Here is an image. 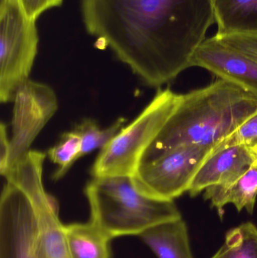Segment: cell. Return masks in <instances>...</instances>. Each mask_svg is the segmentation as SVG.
<instances>
[{"label":"cell","instance_id":"1","mask_svg":"<svg viewBox=\"0 0 257 258\" xmlns=\"http://www.w3.org/2000/svg\"><path fill=\"white\" fill-rule=\"evenodd\" d=\"M86 30L147 86L191 68L215 22L212 0H81Z\"/></svg>","mask_w":257,"mask_h":258},{"label":"cell","instance_id":"2","mask_svg":"<svg viewBox=\"0 0 257 258\" xmlns=\"http://www.w3.org/2000/svg\"><path fill=\"white\" fill-rule=\"evenodd\" d=\"M256 111V97L220 79L182 95L176 110L146 149L140 164L181 146L216 147Z\"/></svg>","mask_w":257,"mask_h":258},{"label":"cell","instance_id":"3","mask_svg":"<svg viewBox=\"0 0 257 258\" xmlns=\"http://www.w3.org/2000/svg\"><path fill=\"white\" fill-rule=\"evenodd\" d=\"M84 194L90 206L89 221L112 239L140 236L154 226L182 218L174 201L143 194L129 176L93 177Z\"/></svg>","mask_w":257,"mask_h":258},{"label":"cell","instance_id":"4","mask_svg":"<svg viewBox=\"0 0 257 258\" xmlns=\"http://www.w3.org/2000/svg\"><path fill=\"white\" fill-rule=\"evenodd\" d=\"M182 95L159 89L140 114L101 149L92 168L93 177H133L143 153L176 110Z\"/></svg>","mask_w":257,"mask_h":258},{"label":"cell","instance_id":"5","mask_svg":"<svg viewBox=\"0 0 257 258\" xmlns=\"http://www.w3.org/2000/svg\"><path fill=\"white\" fill-rule=\"evenodd\" d=\"M36 20L27 15L21 0L0 6V101L13 102L29 80L37 54Z\"/></svg>","mask_w":257,"mask_h":258},{"label":"cell","instance_id":"6","mask_svg":"<svg viewBox=\"0 0 257 258\" xmlns=\"http://www.w3.org/2000/svg\"><path fill=\"white\" fill-rule=\"evenodd\" d=\"M214 147L181 146L141 162L132 177L134 184L149 197L174 201L189 192L195 176Z\"/></svg>","mask_w":257,"mask_h":258},{"label":"cell","instance_id":"7","mask_svg":"<svg viewBox=\"0 0 257 258\" xmlns=\"http://www.w3.org/2000/svg\"><path fill=\"white\" fill-rule=\"evenodd\" d=\"M0 198V258H44L31 200L16 173L6 176Z\"/></svg>","mask_w":257,"mask_h":258},{"label":"cell","instance_id":"8","mask_svg":"<svg viewBox=\"0 0 257 258\" xmlns=\"http://www.w3.org/2000/svg\"><path fill=\"white\" fill-rule=\"evenodd\" d=\"M46 156V153L30 150L8 173L11 171L16 173L33 203L42 255L44 258H69L65 225L59 217L58 203L46 192L42 182V170Z\"/></svg>","mask_w":257,"mask_h":258},{"label":"cell","instance_id":"9","mask_svg":"<svg viewBox=\"0 0 257 258\" xmlns=\"http://www.w3.org/2000/svg\"><path fill=\"white\" fill-rule=\"evenodd\" d=\"M13 103L12 137L6 174L27 156L39 132L58 109L54 91L44 83L30 80L20 86Z\"/></svg>","mask_w":257,"mask_h":258},{"label":"cell","instance_id":"10","mask_svg":"<svg viewBox=\"0 0 257 258\" xmlns=\"http://www.w3.org/2000/svg\"><path fill=\"white\" fill-rule=\"evenodd\" d=\"M191 67H199L257 98V62L222 43L215 36L207 38L195 51Z\"/></svg>","mask_w":257,"mask_h":258},{"label":"cell","instance_id":"11","mask_svg":"<svg viewBox=\"0 0 257 258\" xmlns=\"http://www.w3.org/2000/svg\"><path fill=\"white\" fill-rule=\"evenodd\" d=\"M254 163L251 149L226 139L216 146L206 158L195 176L189 192L194 197L210 186L234 181Z\"/></svg>","mask_w":257,"mask_h":258},{"label":"cell","instance_id":"12","mask_svg":"<svg viewBox=\"0 0 257 258\" xmlns=\"http://www.w3.org/2000/svg\"><path fill=\"white\" fill-rule=\"evenodd\" d=\"M204 197L211 202L220 217H223L225 206L229 204L234 205L238 212L245 209L248 213H253L257 197L256 164L234 181L207 188Z\"/></svg>","mask_w":257,"mask_h":258},{"label":"cell","instance_id":"13","mask_svg":"<svg viewBox=\"0 0 257 258\" xmlns=\"http://www.w3.org/2000/svg\"><path fill=\"white\" fill-rule=\"evenodd\" d=\"M140 237L158 258H193L188 228L182 218L154 226Z\"/></svg>","mask_w":257,"mask_h":258},{"label":"cell","instance_id":"14","mask_svg":"<svg viewBox=\"0 0 257 258\" xmlns=\"http://www.w3.org/2000/svg\"><path fill=\"white\" fill-rule=\"evenodd\" d=\"M218 36L257 34V0H212Z\"/></svg>","mask_w":257,"mask_h":258},{"label":"cell","instance_id":"15","mask_svg":"<svg viewBox=\"0 0 257 258\" xmlns=\"http://www.w3.org/2000/svg\"><path fill=\"white\" fill-rule=\"evenodd\" d=\"M69 258H111L112 239L92 221L65 225Z\"/></svg>","mask_w":257,"mask_h":258},{"label":"cell","instance_id":"16","mask_svg":"<svg viewBox=\"0 0 257 258\" xmlns=\"http://www.w3.org/2000/svg\"><path fill=\"white\" fill-rule=\"evenodd\" d=\"M211 258H257V227L244 223L226 233L221 248Z\"/></svg>","mask_w":257,"mask_h":258},{"label":"cell","instance_id":"17","mask_svg":"<svg viewBox=\"0 0 257 258\" xmlns=\"http://www.w3.org/2000/svg\"><path fill=\"white\" fill-rule=\"evenodd\" d=\"M126 119L120 117L111 126L101 129L94 119H83L74 128L81 138V157L89 154L96 149L105 147L123 128Z\"/></svg>","mask_w":257,"mask_h":258},{"label":"cell","instance_id":"18","mask_svg":"<svg viewBox=\"0 0 257 258\" xmlns=\"http://www.w3.org/2000/svg\"><path fill=\"white\" fill-rule=\"evenodd\" d=\"M81 141L75 130L65 132L60 141L48 150L50 160L57 165L53 175L54 180H60L68 172L75 161L81 157Z\"/></svg>","mask_w":257,"mask_h":258},{"label":"cell","instance_id":"19","mask_svg":"<svg viewBox=\"0 0 257 258\" xmlns=\"http://www.w3.org/2000/svg\"><path fill=\"white\" fill-rule=\"evenodd\" d=\"M215 37L222 43L237 50L257 62V34L215 35Z\"/></svg>","mask_w":257,"mask_h":258},{"label":"cell","instance_id":"20","mask_svg":"<svg viewBox=\"0 0 257 258\" xmlns=\"http://www.w3.org/2000/svg\"><path fill=\"white\" fill-rule=\"evenodd\" d=\"M226 140L234 144H243L250 149L257 147V111Z\"/></svg>","mask_w":257,"mask_h":258},{"label":"cell","instance_id":"21","mask_svg":"<svg viewBox=\"0 0 257 258\" xmlns=\"http://www.w3.org/2000/svg\"><path fill=\"white\" fill-rule=\"evenodd\" d=\"M27 15L37 19L42 13L53 8L59 7L63 0H21Z\"/></svg>","mask_w":257,"mask_h":258},{"label":"cell","instance_id":"22","mask_svg":"<svg viewBox=\"0 0 257 258\" xmlns=\"http://www.w3.org/2000/svg\"><path fill=\"white\" fill-rule=\"evenodd\" d=\"M10 155V141L7 136L6 125L2 122L0 127V173L4 176L7 172Z\"/></svg>","mask_w":257,"mask_h":258},{"label":"cell","instance_id":"23","mask_svg":"<svg viewBox=\"0 0 257 258\" xmlns=\"http://www.w3.org/2000/svg\"><path fill=\"white\" fill-rule=\"evenodd\" d=\"M251 151L252 153H253V157H254L255 163H256L257 165V147L251 149Z\"/></svg>","mask_w":257,"mask_h":258},{"label":"cell","instance_id":"24","mask_svg":"<svg viewBox=\"0 0 257 258\" xmlns=\"http://www.w3.org/2000/svg\"><path fill=\"white\" fill-rule=\"evenodd\" d=\"M6 0H0V6H2V5L4 4L5 3H6Z\"/></svg>","mask_w":257,"mask_h":258}]
</instances>
